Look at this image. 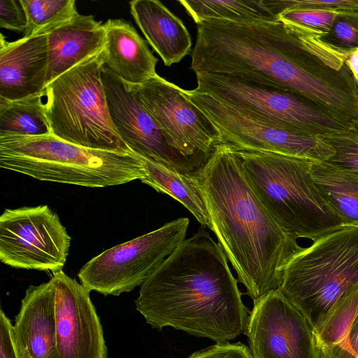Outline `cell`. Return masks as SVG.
Segmentation results:
<instances>
[{
	"mask_svg": "<svg viewBox=\"0 0 358 358\" xmlns=\"http://www.w3.org/2000/svg\"><path fill=\"white\" fill-rule=\"evenodd\" d=\"M185 92L217 129L222 142L235 150L273 152L313 162H324L334 155L320 137L286 129L195 89Z\"/></svg>",
	"mask_w": 358,
	"mask_h": 358,
	"instance_id": "cell-10",
	"label": "cell"
},
{
	"mask_svg": "<svg viewBox=\"0 0 358 358\" xmlns=\"http://www.w3.org/2000/svg\"><path fill=\"white\" fill-rule=\"evenodd\" d=\"M0 358H19L13 325L2 309L0 310Z\"/></svg>",
	"mask_w": 358,
	"mask_h": 358,
	"instance_id": "cell-34",
	"label": "cell"
},
{
	"mask_svg": "<svg viewBox=\"0 0 358 358\" xmlns=\"http://www.w3.org/2000/svg\"><path fill=\"white\" fill-rule=\"evenodd\" d=\"M195 177L213 232L253 301L279 289L284 269L302 247L271 217L248 182L234 150L217 145Z\"/></svg>",
	"mask_w": 358,
	"mask_h": 358,
	"instance_id": "cell-3",
	"label": "cell"
},
{
	"mask_svg": "<svg viewBox=\"0 0 358 358\" xmlns=\"http://www.w3.org/2000/svg\"><path fill=\"white\" fill-rule=\"evenodd\" d=\"M27 17L20 1L0 0V27L24 31Z\"/></svg>",
	"mask_w": 358,
	"mask_h": 358,
	"instance_id": "cell-33",
	"label": "cell"
},
{
	"mask_svg": "<svg viewBox=\"0 0 358 358\" xmlns=\"http://www.w3.org/2000/svg\"><path fill=\"white\" fill-rule=\"evenodd\" d=\"M44 94L15 101L0 100V137L51 134Z\"/></svg>",
	"mask_w": 358,
	"mask_h": 358,
	"instance_id": "cell-24",
	"label": "cell"
},
{
	"mask_svg": "<svg viewBox=\"0 0 358 358\" xmlns=\"http://www.w3.org/2000/svg\"><path fill=\"white\" fill-rule=\"evenodd\" d=\"M317 351L319 358H358V313L342 341Z\"/></svg>",
	"mask_w": 358,
	"mask_h": 358,
	"instance_id": "cell-31",
	"label": "cell"
},
{
	"mask_svg": "<svg viewBox=\"0 0 358 358\" xmlns=\"http://www.w3.org/2000/svg\"><path fill=\"white\" fill-rule=\"evenodd\" d=\"M71 237L47 205L6 208L0 217V260L15 268L62 271Z\"/></svg>",
	"mask_w": 358,
	"mask_h": 358,
	"instance_id": "cell-11",
	"label": "cell"
},
{
	"mask_svg": "<svg viewBox=\"0 0 358 358\" xmlns=\"http://www.w3.org/2000/svg\"><path fill=\"white\" fill-rule=\"evenodd\" d=\"M334 150L326 162L358 173V131L351 128L345 131L320 137Z\"/></svg>",
	"mask_w": 358,
	"mask_h": 358,
	"instance_id": "cell-27",
	"label": "cell"
},
{
	"mask_svg": "<svg viewBox=\"0 0 358 358\" xmlns=\"http://www.w3.org/2000/svg\"><path fill=\"white\" fill-rule=\"evenodd\" d=\"M313 180L344 225H358V173L326 161L313 162Z\"/></svg>",
	"mask_w": 358,
	"mask_h": 358,
	"instance_id": "cell-22",
	"label": "cell"
},
{
	"mask_svg": "<svg viewBox=\"0 0 358 358\" xmlns=\"http://www.w3.org/2000/svg\"><path fill=\"white\" fill-rule=\"evenodd\" d=\"M48 66L46 86L86 59L101 53L104 48V24L92 15L78 13L47 33Z\"/></svg>",
	"mask_w": 358,
	"mask_h": 358,
	"instance_id": "cell-18",
	"label": "cell"
},
{
	"mask_svg": "<svg viewBox=\"0 0 358 358\" xmlns=\"http://www.w3.org/2000/svg\"><path fill=\"white\" fill-rule=\"evenodd\" d=\"M195 75L197 91L286 129L323 137L352 128L292 90L225 75Z\"/></svg>",
	"mask_w": 358,
	"mask_h": 358,
	"instance_id": "cell-8",
	"label": "cell"
},
{
	"mask_svg": "<svg viewBox=\"0 0 358 358\" xmlns=\"http://www.w3.org/2000/svg\"><path fill=\"white\" fill-rule=\"evenodd\" d=\"M189 224L187 217H179L103 251L80 269V283L104 296H119L141 286L186 239Z\"/></svg>",
	"mask_w": 358,
	"mask_h": 358,
	"instance_id": "cell-9",
	"label": "cell"
},
{
	"mask_svg": "<svg viewBox=\"0 0 358 358\" xmlns=\"http://www.w3.org/2000/svg\"><path fill=\"white\" fill-rule=\"evenodd\" d=\"M328 45L345 52L358 48V14H338L329 31L321 36Z\"/></svg>",
	"mask_w": 358,
	"mask_h": 358,
	"instance_id": "cell-28",
	"label": "cell"
},
{
	"mask_svg": "<svg viewBox=\"0 0 358 358\" xmlns=\"http://www.w3.org/2000/svg\"><path fill=\"white\" fill-rule=\"evenodd\" d=\"M234 150L248 182L282 229L313 241L345 226L315 186L310 173L313 161Z\"/></svg>",
	"mask_w": 358,
	"mask_h": 358,
	"instance_id": "cell-4",
	"label": "cell"
},
{
	"mask_svg": "<svg viewBox=\"0 0 358 358\" xmlns=\"http://www.w3.org/2000/svg\"><path fill=\"white\" fill-rule=\"evenodd\" d=\"M19 358H50L56 346L55 289L52 278L29 286L13 325Z\"/></svg>",
	"mask_w": 358,
	"mask_h": 358,
	"instance_id": "cell-17",
	"label": "cell"
},
{
	"mask_svg": "<svg viewBox=\"0 0 358 358\" xmlns=\"http://www.w3.org/2000/svg\"><path fill=\"white\" fill-rule=\"evenodd\" d=\"M0 166L42 181L105 187L142 180L134 152L86 148L52 134L0 137Z\"/></svg>",
	"mask_w": 358,
	"mask_h": 358,
	"instance_id": "cell-5",
	"label": "cell"
},
{
	"mask_svg": "<svg viewBox=\"0 0 358 358\" xmlns=\"http://www.w3.org/2000/svg\"><path fill=\"white\" fill-rule=\"evenodd\" d=\"M101 77L112 122L129 150L180 173L196 175L202 166L173 147L132 88L105 66Z\"/></svg>",
	"mask_w": 358,
	"mask_h": 358,
	"instance_id": "cell-13",
	"label": "cell"
},
{
	"mask_svg": "<svg viewBox=\"0 0 358 358\" xmlns=\"http://www.w3.org/2000/svg\"><path fill=\"white\" fill-rule=\"evenodd\" d=\"M347 64L358 85V48L348 53Z\"/></svg>",
	"mask_w": 358,
	"mask_h": 358,
	"instance_id": "cell-35",
	"label": "cell"
},
{
	"mask_svg": "<svg viewBox=\"0 0 358 358\" xmlns=\"http://www.w3.org/2000/svg\"><path fill=\"white\" fill-rule=\"evenodd\" d=\"M48 66V35L8 42L0 38V100L44 94Z\"/></svg>",
	"mask_w": 358,
	"mask_h": 358,
	"instance_id": "cell-16",
	"label": "cell"
},
{
	"mask_svg": "<svg viewBox=\"0 0 358 358\" xmlns=\"http://www.w3.org/2000/svg\"><path fill=\"white\" fill-rule=\"evenodd\" d=\"M55 289L56 346L50 358H108L103 327L90 291L62 271L52 275Z\"/></svg>",
	"mask_w": 358,
	"mask_h": 358,
	"instance_id": "cell-15",
	"label": "cell"
},
{
	"mask_svg": "<svg viewBox=\"0 0 358 358\" xmlns=\"http://www.w3.org/2000/svg\"><path fill=\"white\" fill-rule=\"evenodd\" d=\"M27 17L23 37L47 33L78 12L74 0H20Z\"/></svg>",
	"mask_w": 358,
	"mask_h": 358,
	"instance_id": "cell-25",
	"label": "cell"
},
{
	"mask_svg": "<svg viewBox=\"0 0 358 358\" xmlns=\"http://www.w3.org/2000/svg\"><path fill=\"white\" fill-rule=\"evenodd\" d=\"M128 85L173 147L201 167L222 143L217 129L185 90L158 74L141 85Z\"/></svg>",
	"mask_w": 358,
	"mask_h": 358,
	"instance_id": "cell-12",
	"label": "cell"
},
{
	"mask_svg": "<svg viewBox=\"0 0 358 358\" xmlns=\"http://www.w3.org/2000/svg\"><path fill=\"white\" fill-rule=\"evenodd\" d=\"M280 7L282 13L289 10L314 9L337 14H358V0H280Z\"/></svg>",
	"mask_w": 358,
	"mask_h": 358,
	"instance_id": "cell-30",
	"label": "cell"
},
{
	"mask_svg": "<svg viewBox=\"0 0 358 358\" xmlns=\"http://www.w3.org/2000/svg\"><path fill=\"white\" fill-rule=\"evenodd\" d=\"M338 14L331 11L314 9H296L284 11L278 20L299 25L322 35L327 33Z\"/></svg>",
	"mask_w": 358,
	"mask_h": 358,
	"instance_id": "cell-29",
	"label": "cell"
},
{
	"mask_svg": "<svg viewBox=\"0 0 358 358\" xmlns=\"http://www.w3.org/2000/svg\"><path fill=\"white\" fill-rule=\"evenodd\" d=\"M357 287L358 225H345L296 252L284 269L278 290L315 330Z\"/></svg>",
	"mask_w": 358,
	"mask_h": 358,
	"instance_id": "cell-6",
	"label": "cell"
},
{
	"mask_svg": "<svg viewBox=\"0 0 358 358\" xmlns=\"http://www.w3.org/2000/svg\"><path fill=\"white\" fill-rule=\"evenodd\" d=\"M189 69L295 92L334 116L351 104L357 85L347 52L307 28L282 22L210 19L196 24Z\"/></svg>",
	"mask_w": 358,
	"mask_h": 358,
	"instance_id": "cell-1",
	"label": "cell"
},
{
	"mask_svg": "<svg viewBox=\"0 0 358 358\" xmlns=\"http://www.w3.org/2000/svg\"><path fill=\"white\" fill-rule=\"evenodd\" d=\"M140 158L145 172V176L141 181L179 201L202 227L213 231L205 196L195 175L185 174L161 164Z\"/></svg>",
	"mask_w": 358,
	"mask_h": 358,
	"instance_id": "cell-21",
	"label": "cell"
},
{
	"mask_svg": "<svg viewBox=\"0 0 358 358\" xmlns=\"http://www.w3.org/2000/svg\"><path fill=\"white\" fill-rule=\"evenodd\" d=\"M103 66L101 52L46 86L51 134L86 148L132 152L112 122L101 77Z\"/></svg>",
	"mask_w": 358,
	"mask_h": 358,
	"instance_id": "cell-7",
	"label": "cell"
},
{
	"mask_svg": "<svg viewBox=\"0 0 358 358\" xmlns=\"http://www.w3.org/2000/svg\"><path fill=\"white\" fill-rule=\"evenodd\" d=\"M130 13L147 42L170 66L192 52V38L182 21L157 0H134Z\"/></svg>",
	"mask_w": 358,
	"mask_h": 358,
	"instance_id": "cell-20",
	"label": "cell"
},
{
	"mask_svg": "<svg viewBox=\"0 0 358 358\" xmlns=\"http://www.w3.org/2000/svg\"><path fill=\"white\" fill-rule=\"evenodd\" d=\"M358 313V287L341 299L315 330L317 350L337 345L345 337Z\"/></svg>",
	"mask_w": 358,
	"mask_h": 358,
	"instance_id": "cell-26",
	"label": "cell"
},
{
	"mask_svg": "<svg viewBox=\"0 0 358 358\" xmlns=\"http://www.w3.org/2000/svg\"><path fill=\"white\" fill-rule=\"evenodd\" d=\"M244 334L254 358H319L313 327L278 289L253 301Z\"/></svg>",
	"mask_w": 358,
	"mask_h": 358,
	"instance_id": "cell-14",
	"label": "cell"
},
{
	"mask_svg": "<svg viewBox=\"0 0 358 358\" xmlns=\"http://www.w3.org/2000/svg\"><path fill=\"white\" fill-rule=\"evenodd\" d=\"M228 262L200 227L144 281L136 310L154 329L171 327L216 343L235 339L244 334L250 311Z\"/></svg>",
	"mask_w": 358,
	"mask_h": 358,
	"instance_id": "cell-2",
	"label": "cell"
},
{
	"mask_svg": "<svg viewBox=\"0 0 358 358\" xmlns=\"http://www.w3.org/2000/svg\"><path fill=\"white\" fill-rule=\"evenodd\" d=\"M187 358H254L250 349L238 342H218L194 352Z\"/></svg>",
	"mask_w": 358,
	"mask_h": 358,
	"instance_id": "cell-32",
	"label": "cell"
},
{
	"mask_svg": "<svg viewBox=\"0 0 358 358\" xmlns=\"http://www.w3.org/2000/svg\"><path fill=\"white\" fill-rule=\"evenodd\" d=\"M353 129H355L356 131H358V122H357L353 127Z\"/></svg>",
	"mask_w": 358,
	"mask_h": 358,
	"instance_id": "cell-36",
	"label": "cell"
},
{
	"mask_svg": "<svg viewBox=\"0 0 358 358\" xmlns=\"http://www.w3.org/2000/svg\"><path fill=\"white\" fill-rule=\"evenodd\" d=\"M104 27L102 55L106 67L130 85H141L157 74V58L129 22L109 19Z\"/></svg>",
	"mask_w": 358,
	"mask_h": 358,
	"instance_id": "cell-19",
	"label": "cell"
},
{
	"mask_svg": "<svg viewBox=\"0 0 358 358\" xmlns=\"http://www.w3.org/2000/svg\"><path fill=\"white\" fill-rule=\"evenodd\" d=\"M197 24L210 19L239 23L275 22L279 11L276 0H180Z\"/></svg>",
	"mask_w": 358,
	"mask_h": 358,
	"instance_id": "cell-23",
	"label": "cell"
}]
</instances>
